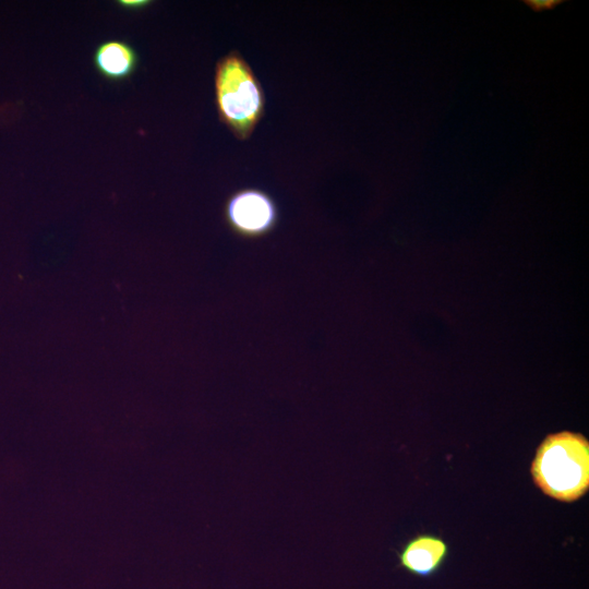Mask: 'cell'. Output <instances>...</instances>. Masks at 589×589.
Listing matches in <instances>:
<instances>
[{
    "label": "cell",
    "mask_w": 589,
    "mask_h": 589,
    "mask_svg": "<svg viewBox=\"0 0 589 589\" xmlns=\"http://www.w3.org/2000/svg\"><path fill=\"white\" fill-rule=\"evenodd\" d=\"M530 472L548 496L575 502L589 489V442L578 432L561 431L545 436L536 450Z\"/></svg>",
    "instance_id": "6da1fadb"
},
{
    "label": "cell",
    "mask_w": 589,
    "mask_h": 589,
    "mask_svg": "<svg viewBox=\"0 0 589 589\" xmlns=\"http://www.w3.org/2000/svg\"><path fill=\"white\" fill-rule=\"evenodd\" d=\"M219 119L240 140L248 139L264 112L262 86L238 51L219 59L215 71Z\"/></svg>",
    "instance_id": "7a4b0ae2"
},
{
    "label": "cell",
    "mask_w": 589,
    "mask_h": 589,
    "mask_svg": "<svg viewBox=\"0 0 589 589\" xmlns=\"http://www.w3.org/2000/svg\"><path fill=\"white\" fill-rule=\"evenodd\" d=\"M227 219L240 233L255 236L268 231L276 221L272 199L255 189L239 191L227 203Z\"/></svg>",
    "instance_id": "3957f363"
},
{
    "label": "cell",
    "mask_w": 589,
    "mask_h": 589,
    "mask_svg": "<svg viewBox=\"0 0 589 589\" xmlns=\"http://www.w3.org/2000/svg\"><path fill=\"white\" fill-rule=\"evenodd\" d=\"M449 554L448 544L438 536L420 533L398 552V565L408 574L429 578L437 574Z\"/></svg>",
    "instance_id": "277c9868"
},
{
    "label": "cell",
    "mask_w": 589,
    "mask_h": 589,
    "mask_svg": "<svg viewBox=\"0 0 589 589\" xmlns=\"http://www.w3.org/2000/svg\"><path fill=\"white\" fill-rule=\"evenodd\" d=\"M93 63L103 77L119 82L127 80L135 72L139 55L129 43L110 39L96 47Z\"/></svg>",
    "instance_id": "5b68a950"
},
{
    "label": "cell",
    "mask_w": 589,
    "mask_h": 589,
    "mask_svg": "<svg viewBox=\"0 0 589 589\" xmlns=\"http://www.w3.org/2000/svg\"><path fill=\"white\" fill-rule=\"evenodd\" d=\"M562 2L563 0H525L524 1V3L534 12L553 10Z\"/></svg>",
    "instance_id": "8992f818"
},
{
    "label": "cell",
    "mask_w": 589,
    "mask_h": 589,
    "mask_svg": "<svg viewBox=\"0 0 589 589\" xmlns=\"http://www.w3.org/2000/svg\"><path fill=\"white\" fill-rule=\"evenodd\" d=\"M118 3L125 9L140 10L148 5L151 2L146 0H121Z\"/></svg>",
    "instance_id": "52a82bcc"
}]
</instances>
